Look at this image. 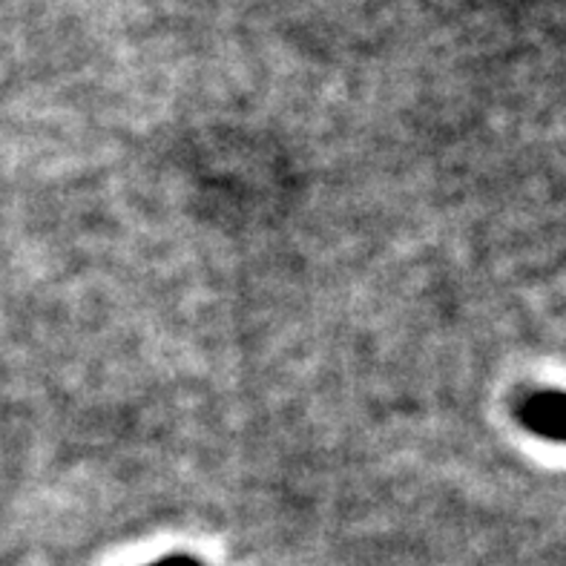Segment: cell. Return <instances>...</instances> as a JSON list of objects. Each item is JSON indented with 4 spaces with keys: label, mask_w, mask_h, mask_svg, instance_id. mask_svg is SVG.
<instances>
[{
    "label": "cell",
    "mask_w": 566,
    "mask_h": 566,
    "mask_svg": "<svg viewBox=\"0 0 566 566\" xmlns=\"http://www.w3.org/2000/svg\"><path fill=\"white\" fill-rule=\"evenodd\" d=\"M521 420L532 434L566 443V395L560 391H541L524 400Z\"/></svg>",
    "instance_id": "6da1fadb"
},
{
    "label": "cell",
    "mask_w": 566,
    "mask_h": 566,
    "mask_svg": "<svg viewBox=\"0 0 566 566\" xmlns=\"http://www.w3.org/2000/svg\"><path fill=\"white\" fill-rule=\"evenodd\" d=\"M150 566H201L196 558H187V555H170V558H158Z\"/></svg>",
    "instance_id": "7a4b0ae2"
}]
</instances>
